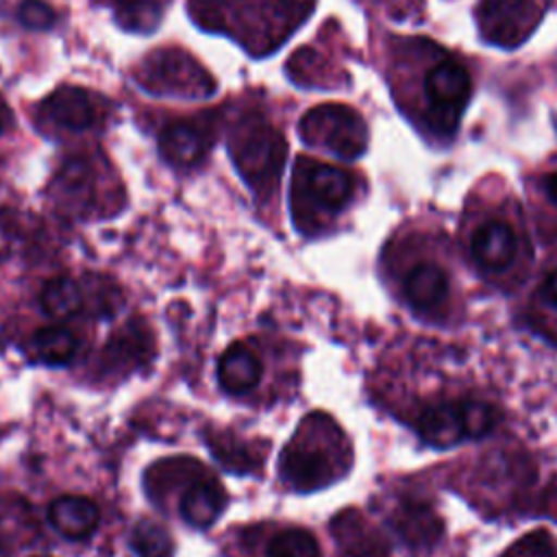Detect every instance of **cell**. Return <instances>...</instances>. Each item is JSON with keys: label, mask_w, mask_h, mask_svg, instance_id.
<instances>
[{"label": "cell", "mask_w": 557, "mask_h": 557, "mask_svg": "<svg viewBox=\"0 0 557 557\" xmlns=\"http://www.w3.org/2000/svg\"><path fill=\"white\" fill-rule=\"evenodd\" d=\"M48 520L61 535L70 540H81L96 531L100 522V511L94 500L67 494L50 503Z\"/></svg>", "instance_id": "14"}, {"label": "cell", "mask_w": 557, "mask_h": 557, "mask_svg": "<svg viewBox=\"0 0 557 557\" xmlns=\"http://www.w3.org/2000/svg\"><path fill=\"white\" fill-rule=\"evenodd\" d=\"M283 476L298 490H313L331 479V461L318 448L289 444L281 457Z\"/></svg>", "instance_id": "12"}, {"label": "cell", "mask_w": 557, "mask_h": 557, "mask_svg": "<svg viewBox=\"0 0 557 557\" xmlns=\"http://www.w3.org/2000/svg\"><path fill=\"white\" fill-rule=\"evenodd\" d=\"M542 0H481L479 24L492 44L518 46L540 22Z\"/></svg>", "instance_id": "8"}, {"label": "cell", "mask_w": 557, "mask_h": 557, "mask_svg": "<svg viewBox=\"0 0 557 557\" xmlns=\"http://www.w3.org/2000/svg\"><path fill=\"white\" fill-rule=\"evenodd\" d=\"M39 300H41L44 311L57 320L74 315L83 305V296H81L76 281H72L67 276H54L50 281H46L44 289L39 294Z\"/></svg>", "instance_id": "18"}, {"label": "cell", "mask_w": 557, "mask_h": 557, "mask_svg": "<svg viewBox=\"0 0 557 557\" xmlns=\"http://www.w3.org/2000/svg\"><path fill=\"white\" fill-rule=\"evenodd\" d=\"M9 122H11V111H9L7 102H4L2 96H0V133L9 126Z\"/></svg>", "instance_id": "27"}, {"label": "cell", "mask_w": 557, "mask_h": 557, "mask_svg": "<svg viewBox=\"0 0 557 557\" xmlns=\"http://www.w3.org/2000/svg\"><path fill=\"white\" fill-rule=\"evenodd\" d=\"M131 544L139 557H172L174 550L168 529L148 518L133 527Z\"/></svg>", "instance_id": "20"}, {"label": "cell", "mask_w": 557, "mask_h": 557, "mask_svg": "<svg viewBox=\"0 0 557 557\" xmlns=\"http://www.w3.org/2000/svg\"><path fill=\"white\" fill-rule=\"evenodd\" d=\"M392 522H394V529L398 531V535L409 546H416V548L435 544L444 531L440 516L426 503H420V500L403 503L396 509Z\"/></svg>", "instance_id": "15"}, {"label": "cell", "mask_w": 557, "mask_h": 557, "mask_svg": "<svg viewBox=\"0 0 557 557\" xmlns=\"http://www.w3.org/2000/svg\"><path fill=\"white\" fill-rule=\"evenodd\" d=\"M498 420L496 407L483 400H463V422L468 440H476L487 435Z\"/></svg>", "instance_id": "23"}, {"label": "cell", "mask_w": 557, "mask_h": 557, "mask_svg": "<svg viewBox=\"0 0 557 557\" xmlns=\"http://www.w3.org/2000/svg\"><path fill=\"white\" fill-rule=\"evenodd\" d=\"M135 81L150 94L176 98H205L215 91L213 78L185 50L163 48L150 52L135 70Z\"/></svg>", "instance_id": "4"}, {"label": "cell", "mask_w": 557, "mask_h": 557, "mask_svg": "<svg viewBox=\"0 0 557 557\" xmlns=\"http://www.w3.org/2000/svg\"><path fill=\"white\" fill-rule=\"evenodd\" d=\"M261 374H263V363L259 355L242 342L231 344L220 355L218 381L231 394H242L252 389L261 381Z\"/></svg>", "instance_id": "13"}, {"label": "cell", "mask_w": 557, "mask_h": 557, "mask_svg": "<svg viewBox=\"0 0 557 557\" xmlns=\"http://www.w3.org/2000/svg\"><path fill=\"white\" fill-rule=\"evenodd\" d=\"M355 191V178L335 165L300 157L294 165L292 200L294 211L300 215L305 209L339 211Z\"/></svg>", "instance_id": "6"}, {"label": "cell", "mask_w": 557, "mask_h": 557, "mask_svg": "<svg viewBox=\"0 0 557 557\" xmlns=\"http://www.w3.org/2000/svg\"><path fill=\"white\" fill-rule=\"evenodd\" d=\"M35 557H46V555H35Z\"/></svg>", "instance_id": "28"}, {"label": "cell", "mask_w": 557, "mask_h": 557, "mask_svg": "<svg viewBox=\"0 0 557 557\" xmlns=\"http://www.w3.org/2000/svg\"><path fill=\"white\" fill-rule=\"evenodd\" d=\"M420 437L437 448H448L468 440L463 422V400L437 403L422 411L418 420Z\"/></svg>", "instance_id": "11"}, {"label": "cell", "mask_w": 557, "mask_h": 557, "mask_svg": "<svg viewBox=\"0 0 557 557\" xmlns=\"http://www.w3.org/2000/svg\"><path fill=\"white\" fill-rule=\"evenodd\" d=\"M309 9L311 0H191L198 24L231 30L255 54L281 46Z\"/></svg>", "instance_id": "1"}, {"label": "cell", "mask_w": 557, "mask_h": 557, "mask_svg": "<svg viewBox=\"0 0 557 557\" xmlns=\"http://www.w3.org/2000/svg\"><path fill=\"white\" fill-rule=\"evenodd\" d=\"M542 189L546 194V198L557 205V170L555 172H548L544 178H542Z\"/></svg>", "instance_id": "26"}, {"label": "cell", "mask_w": 557, "mask_h": 557, "mask_svg": "<svg viewBox=\"0 0 557 557\" xmlns=\"http://www.w3.org/2000/svg\"><path fill=\"white\" fill-rule=\"evenodd\" d=\"M298 133L307 144L322 146L344 159H357L368 146L363 117L355 109L337 102L309 109L300 120Z\"/></svg>", "instance_id": "5"}, {"label": "cell", "mask_w": 557, "mask_h": 557, "mask_svg": "<svg viewBox=\"0 0 557 557\" xmlns=\"http://www.w3.org/2000/svg\"><path fill=\"white\" fill-rule=\"evenodd\" d=\"M448 294L446 272L431 261H422L409 270L405 276V296L407 300L422 311L435 309L444 302Z\"/></svg>", "instance_id": "16"}, {"label": "cell", "mask_w": 557, "mask_h": 557, "mask_svg": "<svg viewBox=\"0 0 557 557\" xmlns=\"http://www.w3.org/2000/svg\"><path fill=\"white\" fill-rule=\"evenodd\" d=\"M224 509V492L211 481H198L181 498V516L187 524L205 529L218 520Z\"/></svg>", "instance_id": "17"}, {"label": "cell", "mask_w": 557, "mask_h": 557, "mask_svg": "<svg viewBox=\"0 0 557 557\" xmlns=\"http://www.w3.org/2000/svg\"><path fill=\"white\" fill-rule=\"evenodd\" d=\"M542 298H544L546 302H550V305L557 307V270L544 281V285H542Z\"/></svg>", "instance_id": "25"}, {"label": "cell", "mask_w": 557, "mask_h": 557, "mask_svg": "<svg viewBox=\"0 0 557 557\" xmlns=\"http://www.w3.org/2000/svg\"><path fill=\"white\" fill-rule=\"evenodd\" d=\"M107 100L83 87H59L41 104L37 122L46 133H83L104 122Z\"/></svg>", "instance_id": "7"}, {"label": "cell", "mask_w": 557, "mask_h": 557, "mask_svg": "<svg viewBox=\"0 0 557 557\" xmlns=\"http://www.w3.org/2000/svg\"><path fill=\"white\" fill-rule=\"evenodd\" d=\"M268 557H320V544L307 529H285L270 540Z\"/></svg>", "instance_id": "22"}, {"label": "cell", "mask_w": 557, "mask_h": 557, "mask_svg": "<svg viewBox=\"0 0 557 557\" xmlns=\"http://www.w3.org/2000/svg\"><path fill=\"white\" fill-rule=\"evenodd\" d=\"M470 250L474 261L485 270H505L518 252L516 231L503 220H485L470 235Z\"/></svg>", "instance_id": "10"}, {"label": "cell", "mask_w": 557, "mask_h": 557, "mask_svg": "<svg viewBox=\"0 0 557 557\" xmlns=\"http://www.w3.org/2000/svg\"><path fill=\"white\" fill-rule=\"evenodd\" d=\"M33 346L46 363H65L76 350V337L65 326H44L35 331Z\"/></svg>", "instance_id": "19"}, {"label": "cell", "mask_w": 557, "mask_h": 557, "mask_svg": "<svg viewBox=\"0 0 557 557\" xmlns=\"http://www.w3.org/2000/svg\"><path fill=\"white\" fill-rule=\"evenodd\" d=\"M470 94L472 81L468 67L461 61L440 52L422 78V98L426 104L424 113L437 135L448 137L455 133Z\"/></svg>", "instance_id": "3"}, {"label": "cell", "mask_w": 557, "mask_h": 557, "mask_svg": "<svg viewBox=\"0 0 557 557\" xmlns=\"http://www.w3.org/2000/svg\"><path fill=\"white\" fill-rule=\"evenodd\" d=\"M228 148L239 174L250 187L265 191L276 185L287 146L270 122L257 113L242 115L231 133Z\"/></svg>", "instance_id": "2"}, {"label": "cell", "mask_w": 557, "mask_h": 557, "mask_svg": "<svg viewBox=\"0 0 557 557\" xmlns=\"http://www.w3.org/2000/svg\"><path fill=\"white\" fill-rule=\"evenodd\" d=\"M168 0H120L117 20L128 30H152L163 13Z\"/></svg>", "instance_id": "21"}, {"label": "cell", "mask_w": 557, "mask_h": 557, "mask_svg": "<svg viewBox=\"0 0 557 557\" xmlns=\"http://www.w3.org/2000/svg\"><path fill=\"white\" fill-rule=\"evenodd\" d=\"M215 137V122L211 115L185 117L163 128L159 148L161 154L178 168L196 165L211 150Z\"/></svg>", "instance_id": "9"}, {"label": "cell", "mask_w": 557, "mask_h": 557, "mask_svg": "<svg viewBox=\"0 0 557 557\" xmlns=\"http://www.w3.org/2000/svg\"><path fill=\"white\" fill-rule=\"evenodd\" d=\"M20 20L28 28H48L54 24V11L41 0H24L20 7Z\"/></svg>", "instance_id": "24"}]
</instances>
